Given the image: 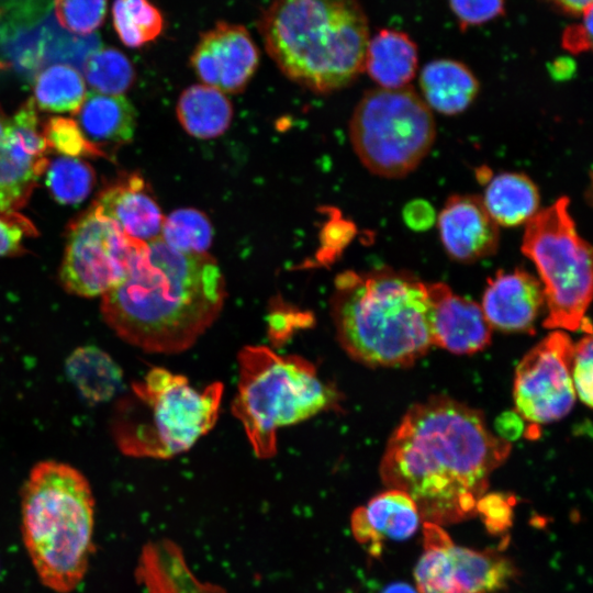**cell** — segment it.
<instances>
[{"mask_svg":"<svg viewBox=\"0 0 593 593\" xmlns=\"http://www.w3.org/2000/svg\"><path fill=\"white\" fill-rule=\"evenodd\" d=\"M258 27L279 69L314 92L344 88L363 71L370 36L358 0H271Z\"/></svg>","mask_w":593,"mask_h":593,"instance_id":"obj_4","label":"cell"},{"mask_svg":"<svg viewBox=\"0 0 593 593\" xmlns=\"http://www.w3.org/2000/svg\"><path fill=\"white\" fill-rule=\"evenodd\" d=\"M435 135L429 107L410 86L367 91L349 122L358 158L369 171L384 178L413 171L429 153Z\"/></svg>","mask_w":593,"mask_h":593,"instance_id":"obj_9","label":"cell"},{"mask_svg":"<svg viewBox=\"0 0 593 593\" xmlns=\"http://www.w3.org/2000/svg\"><path fill=\"white\" fill-rule=\"evenodd\" d=\"M135 579L142 593H226L219 585L200 582L188 568L180 547L168 539L143 547Z\"/></svg>","mask_w":593,"mask_h":593,"instance_id":"obj_20","label":"cell"},{"mask_svg":"<svg viewBox=\"0 0 593 593\" xmlns=\"http://www.w3.org/2000/svg\"><path fill=\"white\" fill-rule=\"evenodd\" d=\"M427 293L432 345L457 355L473 354L489 346L492 327L481 305L457 295L445 283L427 284Z\"/></svg>","mask_w":593,"mask_h":593,"instance_id":"obj_15","label":"cell"},{"mask_svg":"<svg viewBox=\"0 0 593 593\" xmlns=\"http://www.w3.org/2000/svg\"><path fill=\"white\" fill-rule=\"evenodd\" d=\"M419 85L429 109L446 115L465 111L479 91V82L472 71L465 64L448 58L425 65Z\"/></svg>","mask_w":593,"mask_h":593,"instance_id":"obj_23","label":"cell"},{"mask_svg":"<svg viewBox=\"0 0 593 593\" xmlns=\"http://www.w3.org/2000/svg\"><path fill=\"white\" fill-rule=\"evenodd\" d=\"M66 374L90 404L111 400L123 385L119 365L96 346L76 348L66 360Z\"/></svg>","mask_w":593,"mask_h":593,"instance_id":"obj_24","label":"cell"},{"mask_svg":"<svg viewBox=\"0 0 593 593\" xmlns=\"http://www.w3.org/2000/svg\"><path fill=\"white\" fill-rule=\"evenodd\" d=\"M225 298V279L212 256L177 251L159 237L144 244L126 278L102 295L101 313L126 343L169 355L195 344Z\"/></svg>","mask_w":593,"mask_h":593,"instance_id":"obj_2","label":"cell"},{"mask_svg":"<svg viewBox=\"0 0 593 593\" xmlns=\"http://www.w3.org/2000/svg\"><path fill=\"white\" fill-rule=\"evenodd\" d=\"M54 4L60 26L78 34L97 30L107 12V0H55Z\"/></svg>","mask_w":593,"mask_h":593,"instance_id":"obj_33","label":"cell"},{"mask_svg":"<svg viewBox=\"0 0 593 593\" xmlns=\"http://www.w3.org/2000/svg\"><path fill=\"white\" fill-rule=\"evenodd\" d=\"M482 202L497 226L513 227L538 212L539 192L526 175L503 172L490 180Z\"/></svg>","mask_w":593,"mask_h":593,"instance_id":"obj_26","label":"cell"},{"mask_svg":"<svg viewBox=\"0 0 593 593\" xmlns=\"http://www.w3.org/2000/svg\"><path fill=\"white\" fill-rule=\"evenodd\" d=\"M259 64V52L247 29L217 22L202 33L190 65L203 85L223 93L245 89Z\"/></svg>","mask_w":593,"mask_h":593,"instance_id":"obj_14","label":"cell"},{"mask_svg":"<svg viewBox=\"0 0 593 593\" xmlns=\"http://www.w3.org/2000/svg\"><path fill=\"white\" fill-rule=\"evenodd\" d=\"M544 304L541 282L528 271L515 269L500 270L488 279L481 309L492 328L534 333Z\"/></svg>","mask_w":593,"mask_h":593,"instance_id":"obj_17","label":"cell"},{"mask_svg":"<svg viewBox=\"0 0 593 593\" xmlns=\"http://www.w3.org/2000/svg\"><path fill=\"white\" fill-rule=\"evenodd\" d=\"M569 60H557L555 65L551 66L552 75L558 79L567 78L568 75L572 74L573 64H568Z\"/></svg>","mask_w":593,"mask_h":593,"instance_id":"obj_41","label":"cell"},{"mask_svg":"<svg viewBox=\"0 0 593 593\" xmlns=\"http://www.w3.org/2000/svg\"><path fill=\"white\" fill-rule=\"evenodd\" d=\"M144 244L92 206L69 226L61 284L76 295H103L126 278Z\"/></svg>","mask_w":593,"mask_h":593,"instance_id":"obj_10","label":"cell"},{"mask_svg":"<svg viewBox=\"0 0 593 593\" xmlns=\"http://www.w3.org/2000/svg\"><path fill=\"white\" fill-rule=\"evenodd\" d=\"M437 224L444 248L455 260L473 262L497 249L499 226L480 197H450L438 214Z\"/></svg>","mask_w":593,"mask_h":593,"instance_id":"obj_16","label":"cell"},{"mask_svg":"<svg viewBox=\"0 0 593 593\" xmlns=\"http://www.w3.org/2000/svg\"><path fill=\"white\" fill-rule=\"evenodd\" d=\"M94 505L88 480L67 463L38 462L23 485V545L41 583L55 593L72 592L87 574Z\"/></svg>","mask_w":593,"mask_h":593,"instance_id":"obj_5","label":"cell"},{"mask_svg":"<svg viewBox=\"0 0 593 593\" xmlns=\"http://www.w3.org/2000/svg\"><path fill=\"white\" fill-rule=\"evenodd\" d=\"M47 150L31 99L9 120L0 139V213H14L26 204L47 167Z\"/></svg>","mask_w":593,"mask_h":593,"instance_id":"obj_13","label":"cell"},{"mask_svg":"<svg viewBox=\"0 0 593 593\" xmlns=\"http://www.w3.org/2000/svg\"><path fill=\"white\" fill-rule=\"evenodd\" d=\"M513 575L506 558L457 546L439 525L425 523V550L414 570L419 593H495Z\"/></svg>","mask_w":593,"mask_h":593,"instance_id":"obj_11","label":"cell"},{"mask_svg":"<svg viewBox=\"0 0 593 593\" xmlns=\"http://www.w3.org/2000/svg\"><path fill=\"white\" fill-rule=\"evenodd\" d=\"M574 345L555 331L532 348L515 371L514 402L518 415L533 424H547L566 416L575 391L571 378Z\"/></svg>","mask_w":593,"mask_h":593,"instance_id":"obj_12","label":"cell"},{"mask_svg":"<svg viewBox=\"0 0 593 593\" xmlns=\"http://www.w3.org/2000/svg\"><path fill=\"white\" fill-rule=\"evenodd\" d=\"M329 302L337 339L360 363L410 366L432 346L427 284L407 272L344 271L335 279Z\"/></svg>","mask_w":593,"mask_h":593,"instance_id":"obj_3","label":"cell"},{"mask_svg":"<svg viewBox=\"0 0 593 593\" xmlns=\"http://www.w3.org/2000/svg\"><path fill=\"white\" fill-rule=\"evenodd\" d=\"M45 172V183L60 204L81 203L90 194L96 181L92 167L76 157H56L47 164Z\"/></svg>","mask_w":593,"mask_h":593,"instance_id":"obj_29","label":"cell"},{"mask_svg":"<svg viewBox=\"0 0 593 593\" xmlns=\"http://www.w3.org/2000/svg\"><path fill=\"white\" fill-rule=\"evenodd\" d=\"M93 206L121 230L141 242L160 237L164 215L148 183L138 174H127L101 191Z\"/></svg>","mask_w":593,"mask_h":593,"instance_id":"obj_18","label":"cell"},{"mask_svg":"<svg viewBox=\"0 0 593 593\" xmlns=\"http://www.w3.org/2000/svg\"><path fill=\"white\" fill-rule=\"evenodd\" d=\"M582 16L583 21L569 26L562 37L563 47L574 54L589 51L592 45V9Z\"/></svg>","mask_w":593,"mask_h":593,"instance_id":"obj_37","label":"cell"},{"mask_svg":"<svg viewBox=\"0 0 593 593\" xmlns=\"http://www.w3.org/2000/svg\"><path fill=\"white\" fill-rule=\"evenodd\" d=\"M74 114L85 137L102 152V147L124 145L134 136L136 110L122 94L89 91Z\"/></svg>","mask_w":593,"mask_h":593,"instance_id":"obj_21","label":"cell"},{"mask_svg":"<svg viewBox=\"0 0 593 593\" xmlns=\"http://www.w3.org/2000/svg\"><path fill=\"white\" fill-rule=\"evenodd\" d=\"M85 76L93 91L121 94L134 81V69L124 54L114 48H101L86 59Z\"/></svg>","mask_w":593,"mask_h":593,"instance_id":"obj_31","label":"cell"},{"mask_svg":"<svg viewBox=\"0 0 593 593\" xmlns=\"http://www.w3.org/2000/svg\"><path fill=\"white\" fill-rule=\"evenodd\" d=\"M36 233L31 221L19 213H0V256L21 253L23 239Z\"/></svg>","mask_w":593,"mask_h":593,"instance_id":"obj_36","label":"cell"},{"mask_svg":"<svg viewBox=\"0 0 593 593\" xmlns=\"http://www.w3.org/2000/svg\"><path fill=\"white\" fill-rule=\"evenodd\" d=\"M404 220L414 230L428 228L435 220L433 208L423 200H415L404 209Z\"/></svg>","mask_w":593,"mask_h":593,"instance_id":"obj_38","label":"cell"},{"mask_svg":"<svg viewBox=\"0 0 593 593\" xmlns=\"http://www.w3.org/2000/svg\"><path fill=\"white\" fill-rule=\"evenodd\" d=\"M43 132L48 148L55 149L58 154L68 157H104L105 153L90 143L75 119L55 116L51 118L44 125Z\"/></svg>","mask_w":593,"mask_h":593,"instance_id":"obj_32","label":"cell"},{"mask_svg":"<svg viewBox=\"0 0 593 593\" xmlns=\"http://www.w3.org/2000/svg\"><path fill=\"white\" fill-rule=\"evenodd\" d=\"M381 593H417V591L411 585L400 582L388 585Z\"/></svg>","mask_w":593,"mask_h":593,"instance_id":"obj_42","label":"cell"},{"mask_svg":"<svg viewBox=\"0 0 593 593\" xmlns=\"http://www.w3.org/2000/svg\"><path fill=\"white\" fill-rule=\"evenodd\" d=\"M499 437L508 441L517 438L523 432V419L513 412H506L496 421Z\"/></svg>","mask_w":593,"mask_h":593,"instance_id":"obj_39","label":"cell"},{"mask_svg":"<svg viewBox=\"0 0 593 593\" xmlns=\"http://www.w3.org/2000/svg\"><path fill=\"white\" fill-rule=\"evenodd\" d=\"M160 239L177 251L204 254L212 244L213 227L203 212L178 209L164 219Z\"/></svg>","mask_w":593,"mask_h":593,"instance_id":"obj_30","label":"cell"},{"mask_svg":"<svg viewBox=\"0 0 593 593\" xmlns=\"http://www.w3.org/2000/svg\"><path fill=\"white\" fill-rule=\"evenodd\" d=\"M592 337L588 335L574 345L571 362L574 391L588 407L592 406Z\"/></svg>","mask_w":593,"mask_h":593,"instance_id":"obj_35","label":"cell"},{"mask_svg":"<svg viewBox=\"0 0 593 593\" xmlns=\"http://www.w3.org/2000/svg\"><path fill=\"white\" fill-rule=\"evenodd\" d=\"M35 107L49 112L75 113L86 97V86L80 72L69 65H52L35 78Z\"/></svg>","mask_w":593,"mask_h":593,"instance_id":"obj_27","label":"cell"},{"mask_svg":"<svg viewBox=\"0 0 593 593\" xmlns=\"http://www.w3.org/2000/svg\"><path fill=\"white\" fill-rule=\"evenodd\" d=\"M416 44L404 32L382 29L369 38L363 70L383 89L409 86L417 69Z\"/></svg>","mask_w":593,"mask_h":593,"instance_id":"obj_22","label":"cell"},{"mask_svg":"<svg viewBox=\"0 0 593 593\" xmlns=\"http://www.w3.org/2000/svg\"><path fill=\"white\" fill-rule=\"evenodd\" d=\"M177 116L189 135L210 139L227 131L233 120V107L222 91L203 83L193 85L180 94Z\"/></svg>","mask_w":593,"mask_h":593,"instance_id":"obj_25","label":"cell"},{"mask_svg":"<svg viewBox=\"0 0 593 593\" xmlns=\"http://www.w3.org/2000/svg\"><path fill=\"white\" fill-rule=\"evenodd\" d=\"M113 24L128 47H141L158 37L164 27L160 11L148 0H115Z\"/></svg>","mask_w":593,"mask_h":593,"instance_id":"obj_28","label":"cell"},{"mask_svg":"<svg viewBox=\"0 0 593 593\" xmlns=\"http://www.w3.org/2000/svg\"><path fill=\"white\" fill-rule=\"evenodd\" d=\"M9 120L7 118V115L4 114V112L2 111V109L0 108V139L2 138L5 130H7V126L9 124Z\"/></svg>","mask_w":593,"mask_h":593,"instance_id":"obj_43","label":"cell"},{"mask_svg":"<svg viewBox=\"0 0 593 593\" xmlns=\"http://www.w3.org/2000/svg\"><path fill=\"white\" fill-rule=\"evenodd\" d=\"M449 7L466 29L488 23L504 12L505 0H448Z\"/></svg>","mask_w":593,"mask_h":593,"instance_id":"obj_34","label":"cell"},{"mask_svg":"<svg viewBox=\"0 0 593 593\" xmlns=\"http://www.w3.org/2000/svg\"><path fill=\"white\" fill-rule=\"evenodd\" d=\"M511 444L492 434L482 413L447 396L412 405L392 433L380 466L383 483L405 492L424 523L472 515Z\"/></svg>","mask_w":593,"mask_h":593,"instance_id":"obj_1","label":"cell"},{"mask_svg":"<svg viewBox=\"0 0 593 593\" xmlns=\"http://www.w3.org/2000/svg\"><path fill=\"white\" fill-rule=\"evenodd\" d=\"M421 521L414 501L403 491L389 489L356 508L351 515V530L359 544L378 556L383 541L410 538Z\"/></svg>","mask_w":593,"mask_h":593,"instance_id":"obj_19","label":"cell"},{"mask_svg":"<svg viewBox=\"0 0 593 593\" xmlns=\"http://www.w3.org/2000/svg\"><path fill=\"white\" fill-rule=\"evenodd\" d=\"M566 13L573 15H583L592 9V0H549Z\"/></svg>","mask_w":593,"mask_h":593,"instance_id":"obj_40","label":"cell"},{"mask_svg":"<svg viewBox=\"0 0 593 593\" xmlns=\"http://www.w3.org/2000/svg\"><path fill=\"white\" fill-rule=\"evenodd\" d=\"M237 360L238 383L232 413L260 459L276 455L279 428L329 410L338 401L336 390L303 357L251 345L240 349Z\"/></svg>","mask_w":593,"mask_h":593,"instance_id":"obj_7","label":"cell"},{"mask_svg":"<svg viewBox=\"0 0 593 593\" xmlns=\"http://www.w3.org/2000/svg\"><path fill=\"white\" fill-rule=\"evenodd\" d=\"M569 198L538 211L525 226L522 253L536 266L544 289V326L580 328L592 298V248L569 212Z\"/></svg>","mask_w":593,"mask_h":593,"instance_id":"obj_8","label":"cell"},{"mask_svg":"<svg viewBox=\"0 0 593 593\" xmlns=\"http://www.w3.org/2000/svg\"><path fill=\"white\" fill-rule=\"evenodd\" d=\"M223 384L202 389L182 374L154 368L116 404L111 428L124 454L168 459L189 450L215 425Z\"/></svg>","mask_w":593,"mask_h":593,"instance_id":"obj_6","label":"cell"}]
</instances>
